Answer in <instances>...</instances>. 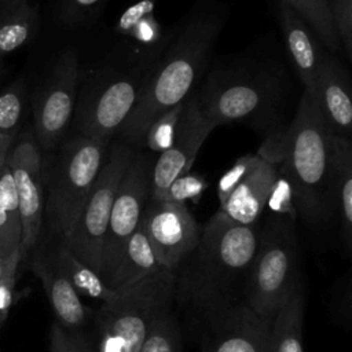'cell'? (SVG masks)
<instances>
[{"instance_id":"6","label":"cell","mask_w":352,"mask_h":352,"mask_svg":"<svg viewBox=\"0 0 352 352\" xmlns=\"http://www.w3.org/2000/svg\"><path fill=\"white\" fill-rule=\"evenodd\" d=\"M109 143L78 133L63 142L47 165L43 160L44 214L56 236L66 239L70 234L100 172Z\"/></svg>"},{"instance_id":"33","label":"cell","mask_w":352,"mask_h":352,"mask_svg":"<svg viewBox=\"0 0 352 352\" xmlns=\"http://www.w3.org/2000/svg\"><path fill=\"white\" fill-rule=\"evenodd\" d=\"M260 154H246L239 157L234 165L220 177L217 184V197L220 205L226 202L232 190L245 179V176L258 164Z\"/></svg>"},{"instance_id":"10","label":"cell","mask_w":352,"mask_h":352,"mask_svg":"<svg viewBox=\"0 0 352 352\" xmlns=\"http://www.w3.org/2000/svg\"><path fill=\"white\" fill-rule=\"evenodd\" d=\"M78 76L77 54L73 48H66L34 91L32 129L41 153L55 151L63 143L74 117Z\"/></svg>"},{"instance_id":"40","label":"cell","mask_w":352,"mask_h":352,"mask_svg":"<svg viewBox=\"0 0 352 352\" xmlns=\"http://www.w3.org/2000/svg\"><path fill=\"white\" fill-rule=\"evenodd\" d=\"M1 69H3V63H1V59H0V74H1Z\"/></svg>"},{"instance_id":"7","label":"cell","mask_w":352,"mask_h":352,"mask_svg":"<svg viewBox=\"0 0 352 352\" xmlns=\"http://www.w3.org/2000/svg\"><path fill=\"white\" fill-rule=\"evenodd\" d=\"M294 220L289 214L271 212L263 227H258L246 304L268 323H272L280 305L301 285Z\"/></svg>"},{"instance_id":"32","label":"cell","mask_w":352,"mask_h":352,"mask_svg":"<svg viewBox=\"0 0 352 352\" xmlns=\"http://www.w3.org/2000/svg\"><path fill=\"white\" fill-rule=\"evenodd\" d=\"M329 6L341 50L352 59V0H329Z\"/></svg>"},{"instance_id":"22","label":"cell","mask_w":352,"mask_h":352,"mask_svg":"<svg viewBox=\"0 0 352 352\" xmlns=\"http://www.w3.org/2000/svg\"><path fill=\"white\" fill-rule=\"evenodd\" d=\"M304 293L301 285L287 297L272 319L270 352H304Z\"/></svg>"},{"instance_id":"26","label":"cell","mask_w":352,"mask_h":352,"mask_svg":"<svg viewBox=\"0 0 352 352\" xmlns=\"http://www.w3.org/2000/svg\"><path fill=\"white\" fill-rule=\"evenodd\" d=\"M279 3L290 7L314 32L322 45L331 54L341 51L337 37L329 0H279Z\"/></svg>"},{"instance_id":"25","label":"cell","mask_w":352,"mask_h":352,"mask_svg":"<svg viewBox=\"0 0 352 352\" xmlns=\"http://www.w3.org/2000/svg\"><path fill=\"white\" fill-rule=\"evenodd\" d=\"M154 0H143L128 8L118 21L116 30L122 36H129L143 47H148L150 54L157 58L162 48L157 47L158 43L165 44L161 38V29L154 18Z\"/></svg>"},{"instance_id":"2","label":"cell","mask_w":352,"mask_h":352,"mask_svg":"<svg viewBox=\"0 0 352 352\" xmlns=\"http://www.w3.org/2000/svg\"><path fill=\"white\" fill-rule=\"evenodd\" d=\"M224 22L221 11L199 10L169 37L143 77L132 113L117 132L120 142L142 143L158 116L187 99L209 63Z\"/></svg>"},{"instance_id":"35","label":"cell","mask_w":352,"mask_h":352,"mask_svg":"<svg viewBox=\"0 0 352 352\" xmlns=\"http://www.w3.org/2000/svg\"><path fill=\"white\" fill-rule=\"evenodd\" d=\"M21 264V253L16 252L7 257V267L0 279V327L8 316L14 301V289L18 279V268Z\"/></svg>"},{"instance_id":"12","label":"cell","mask_w":352,"mask_h":352,"mask_svg":"<svg viewBox=\"0 0 352 352\" xmlns=\"http://www.w3.org/2000/svg\"><path fill=\"white\" fill-rule=\"evenodd\" d=\"M6 162L14 179L21 214L22 263L40 241L44 217L43 157L33 129H25L16 135Z\"/></svg>"},{"instance_id":"14","label":"cell","mask_w":352,"mask_h":352,"mask_svg":"<svg viewBox=\"0 0 352 352\" xmlns=\"http://www.w3.org/2000/svg\"><path fill=\"white\" fill-rule=\"evenodd\" d=\"M216 128L208 121L197 98L191 96L186 100L176 136L172 144L153 164L150 180V199H162L175 179L190 172L191 165L209 133Z\"/></svg>"},{"instance_id":"16","label":"cell","mask_w":352,"mask_h":352,"mask_svg":"<svg viewBox=\"0 0 352 352\" xmlns=\"http://www.w3.org/2000/svg\"><path fill=\"white\" fill-rule=\"evenodd\" d=\"M32 252L29 267L43 285L55 322L65 330L84 336L91 341L95 312L81 301L80 294L56 264L51 250L33 249Z\"/></svg>"},{"instance_id":"11","label":"cell","mask_w":352,"mask_h":352,"mask_svg":"<svg viewBox=\"0 0 352 352\" xmlns=\"http://www.w3.org/2000/svg\"><path fill=\"white\" fill-rule=\"evenodd\" d=\"M151 169L150 158L140 151H133L118 184L104 235L99 274L104 285L118 265L129 238L142 221L144 208L150 199Z\"/></svg>"},{"instance_id":"39","label":"cell","mask_w":352,"mask_h":352,"mask_svg":"<svg viewBox=\"0 0 352 352\" xmlns=\"http://www.w3.org/2000/svg\"><path fill=\"white\" fill-rule=\"evenodd\" d=\"M6 267H7V258L0 256V279H1L3 274H4V271H6Z\"/></svg>"},{"instance_id":"34","label":"cell","mask_w":352,"mask_h":352,"mask_svg":"<svg viewBox=\"0 0 352 352\" xmlns=\"http://www.w3.org/2000/svg\"><path fill=\"white\" fill-rule=\"evenodd\" d=\"M50 352H92L89 340L65 330L55 320L50 329Z\"/></svg>"},{"instance_id":"3","label":"cell","mask_w":352,"mask_h":352,"mask_svg":"<svg viewBox=\"0 0 352 352\" xmlns=\"http://www.w3.org/2000/svg\"><path fill=\"white\" fill-rule=\"evenodd\" d=\"M331 136L311 91L304 88L292 122L275 131L261 146L278 162L290 187L296 213L314 224L337 210Z\"/></svg>"},{"instance_id":"1","label":"cell","mask_w":352,"mask_h":352,"mask_svg":"<svg viewBox=\"0 0 352 352\" xmlns=\"http://www.w3.org/2000/svg\"><path fill=\"white\" fill-rule=\"evenodd\" d=\"M258 243V223L239 224L220 209L201 228L195 249L180 263L175 298L204 320L246 302ZM176 270V271H177Z\"/></svg>"},{"instance_id":"28","label":"cell","mask_w":352,"mask_h":352,"mask_svg":"<svg viewBox=\"0 0 352 352\" xmlns=\"http://www.w3.org/2000/svg\"><path fill=\"white\" fill-rule=\"evenodd\" d=\"M26 85L22 78L0 92V135L16 138L26 109Z\"/></svg>"},{"instance_id":"38","label":"cell","mask_w":352,"mask_h":352,"mask_svg":"<svg viewBox=\"0 0 352 352\" xmlns=\"http://www.w3.org/2000/svg\"><path fill=\"white\" fill-rule=\"evenodd\" d=\"M14 139L15 138H12V136L0 135V169L6 164V160H7V155H8V151L11 148Z\"/></svg>"},{"instance_id":"37","label":"cell","mask_w":352,"mask_h":352,"mask_svg":"<svg viewBox=\"0 0 352 352\" xmlns=\"http://www.w3.org/2000/svg\"><path fill=\"white\" fill-rule=\"evenodd\" d=\"M29 3H33V0H0V22L18 8Z\"/></svg>"},{"instance_id":"30","label":"cell","mask_w":352,"mask_h":352,"mask_svg":"<svg viewBox=\"0 0 352 352\" xmlns=\"http://www.w3.org/2000/svg\"><path fill=\"white\" fill-rule=\"evenodd\" d=\"M186 100L164 111L150 124V126L144 133L143 142L151 151L162 153L172 144L177 132V125H179Z\"/></svg>"},{"instance_id":"21","label":"cell","mask_w":352,"mask_h":352,"mask_svg":"<svg viewBox=\"0 0 352 352\" xmlns=\"http://www.w3.org/2000/svg\"><path fill=\"white\" fill-rule=\"evenodd\" d=\"M331 144L336 205L340 213L342 239L349 250L352 241V143L351 139L333 135Z\"/></svg>"},{"instance_id":"27","label":"cell","mask_w":352,"mask_h":352,"mask_svg":"<svg viewBox=\"0 0 352 352\" xmlns=\"http://www.w3.org/2000/svg\"><path fill=\"white\" fill-rule=\"evenodd\" d=\"M40 23L38 8L29 3L10 14L0 22V59L21 50L36 36Z\"/></svg>"},{"instance_id":"24","label":"cell","mask_w":352,"mask_h":352,"mask_svg":"<svg viewBox=\"0 0 352 352\" xmlns=\"http://www.w3.org/2000/svg\"><path fill=\"white\" fill-rule=\"evenodd\" d=\"M22 224L14 179L7 162L0 169V256L21 253Z\"/></svg>"},{"instance_id":"29","label":"cell","mask_w":352,"mask_h":352,"mask_svg":"<svg viewBox=\"0 0 352 352\" xmlns=\"http://www.w3.org/2000/svg\"><path fill=\"white\" fill-rule=\"evenodd\" d=\"M138 352H183L180 330L170 311L151 326Z\"/></svg>"},{"instance_id":"9","label":"cell","mask_w":352,"mask_h":352,"mask_svg":"<svg viewBox=\"0 0 352 352\" xmlns=\"http://www.w3.org/2000/svg\"><path fill=\"white\" fill-rule=\"evenodd\" d=\"M148 65L133 70L110 72L85 87L76 102V128L80 135L110 142L120 131L138 100Z\"/></svg>"},{"instance_id":"23","label":"cell","mask_w":352,"mask_h":352,"mask_svg":"<svg viewBox=\"0 0 352 352\" xmlns=\"http://www.w3.org/2000/svg\"><path fill=\"white\" fill-rule=\"evenodd\" d=\"M55 238V245L50 250L56 264L63 271V274L66 275L72 286L76 289V292L80 296L100 300L102 302L114 298L117 292L110 290L94 270H91L82 261H80L62 238L56 235Z\"/></svg>"},{"instance_id":"19","label":"cell","mask_w":352,"mask_h":352,"mask_svg":"<svg viewBox=\"0 0 352 352\" xmlns=\"http://www.w3.org/2000/svg\"><path fill=\"white\" fill-rule=\"evenodd\" d=\"M278 19L290 60L304 88L314 85L320 62L327 52L309 26L286 4L278 1Z\"/></svg>"},{"instance_id":"15","label":"cell","mask_w":352,"mask_h":352,"mask_svg":"<svg viewBox=\"0 0 352 352\" xmlns=\"http://www.w3.org/2000/svg\"><path fill=\"white\" fill-rule=\"evenodd\" d=\"M201 352H270L271 323L246 302L234 305L201 323Z\"/></svg>"},{"instance_id":"18","label":"cell","mask_w":352,"mask_h":352,"mask_svg":"<svg viewBox=\"0 0 352 352\" xmlns=\"http://www.w3.org/2000/svg\"><path fill=\"white\" fill-rule=\"evenodd\" d=\"M278 176L279 165L260 154L258 164L232 190L219 209L239 224H257L260 216L267 208L268 198Z\"/></svg>"},{"instance_id":"17","label":"cell","mask_w":352,"mask_h":352,"mask_svg":"<svg viewBox=\"0 0 352 352\" xmlns=\"http://www.w3.org/2000/svg\"><path fill=\"white\" fill-rule=\"evenodd\" d=\"M311 91L318 109L333 135L351 139L352 91L349 73L341 60L326 52L318 69Z\"/></svg>"},{"instance_id":"36","label":"cell","mask_w":352,"mask_h":352,"mask_svg":"<svg viewBox=\"0 0 352 352\" xmlns=\"http://www.w3.org/2000/svg\"><path fill=\"white\" fill-rule=\"evenodd\" d=\"M104 0H62L60 18L69 25L87 21Z\"/></svg>"},{"instance_id":"31","label":"cell","mask_w":352,"mask_h":352,"mask_svg":"<svg viewBox=\"0 0 352 352\" xmlns=\"http://www.w3.org/2000/svg\"><path fill=\"white\" fill-rule=\"evenodd\" d=\"M206 187L208 183L202 176L187 172L172 182L165 194V199L180 205H186L187 201H192L194 204H197Z\"/></svg>"},{"instance_id":"5","label":"cell","mask_w":352,"mask_h":352,"mask_svg":"<svg viewBox=\"0 0 352 352\" xmlns=\"http://www.w3.org/2000/svg\"><path fill=\"white\" fill-rule=\"evenodd\" d=\"M176 272L161 270L117 292L95 312L92 352H138L148 330L175 300Z\"/></svg>"},{"instance_id":"4","label":"cell","mask_w":352,"mask_h":352,"mask_svg":"<svg viewBox=\"0 0 352 352\" xmlns=\"http://www.w3.org/2000/svg\"><path fill=\"white\" fill-rule=\"evenodd\" d=\"M195 98L214 126L228 122L258 126L272 120L282 98V81L275 69L235 60L213 69Z\"/></svg>"},{"instance_id":"8","label":"cell","mask_w":352,"mask_h":352,"mask_svg":"<svg viewBox=\"0 0 352 352\" xmlns=\"http://www.w3.org/2000/svg\"><path fill=\"white\" fill-rule=\"evenodd\" d=\"M133 151L132 146L122 142H116L107 148L95 184L70 234L63 239L73 254L98 275L111 205Z\"/></svg>"},{"instance_id":"20","label":"cell","mask_w":352,"mask_h":352,"mask_svg":"<svg viewBox=\"0 0 352 352\" xmlns=\"http://www.w3.org/2000/svg\"><path fill=\"white\" fill-rule=\"evenodd\" d=\"M161 270L165 268L158 264L140 221L106 286L113 292H122Z\"/></svg>"},{"instance_id":"13","label":"cell","mask_w":352,"mask_h":352,"mask_svg":"<svg viewBox=\"0 0 352 352\" xmlns=\"http://www.w3.org/2000/svg\"><path fill=\"white\" fill-rule=\"evenodd\" d=\"M142 226L158 264L173 272L195 249L201 235V227L187 206L165 198L148 199Z\"/></svg>"}]
</instances>
